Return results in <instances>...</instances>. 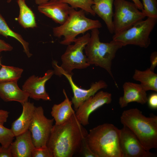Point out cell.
I'll return each mask as SVG.
<instances>
[{"label": "cell", "mask_w": 157, "mask_h": 157, "mask_svg": "<svg viewBox=\"0 0 157 157\" xmlns=\"http://www.w3.org/2000/svg\"><path fill=\"white\" fill-rule=\"evenodd\" d=\"M31 157H53V153L47 146L35 147L31 153Z\"/></svg>", "instance_id": "cell-28"}, {"label": "cell", "mask_w": 157, "mask_h": 157, "mask_svg": "<svg viewBox=\"0 0 157 157\" xmlns=\"http://www.w3.org/2000/svg\"><path fill=\"white\" fill-rule=\"evenodd\" d=\"M147 17L129 29L114 34L112 40L118 42L122 47L133 45L147 48L151 44L150 36L156 24L157 18Z\"/></svg>", "instance_id": "cell-6"}, {"label": "cell", "mask_w": 157, "mask_h": 157, "mask_svg": "<svg viewBox=\"0 0 157 157\" xmlns=\"http://www.w3.org/2000/svg\"><path fill=\"white\" fill-rule=\"evenodd\" d=\"M36 3L38 5L46 3L51 0H34Z\"/></svg>", "instance_id": "cell-36"}, {"label": "cell", "mask_w": 157, "mask_h": 157, "mask_svg": "<svg viewBox=\"0 0 157 157\" xmlns=\"http://www.w3.org/2000/svg\"><path fill=\"white\" fill-rule=\"evenodd\" d=\"M19 9L17 20L24 28H33L37 26L35 17L32 10L26 4L25 0H17Z\"/></svg>", "instance_id": "cell-22"}, {"label": "cell", "mask_w": 157, "mask_h": 157, "mask_svg": "<svg viewBox=\"0 0 157 157\" xmlns=\"http://www.w3.org/2000/svg\"><path fill=\"white\" fill-rule=\"evenodd\" d=\"M149 107L153 109H157V94L156 93L151 94L148 98L147 101Z\"/></svg>", "instance_id": "cell-30"}, {"label": "cell", "mask_w": 157, "mask_h": 157, "mask_svg": "<svg viewBox=\"0 0 157 157\" xmlns=\"http://www.w3.org/2000/svg\"><path fill=\"white\" fill-rule=\"evenodd\" d=\"M150 60L151 66L149 68L154 72L155 68L157 65V52L155 51L152 52L150 55Z\"/></svg>", "instance_id": "cell-32"}, {"label": "cell", "mask_w": 157, "mask_h": 157, "mask_svg": "<svg viewBox=\"0 0 157 157\" xmlns=\"http://www.w3.org/2000/svg\"><path fill=\"white\" fill-rule=\"evenodd\" d=\"M0 82L18 81L23 72L22 69L1 65Z\"/></svg>", "instance_id": "cell-24"}, {"label": "cell", "mask_w": 157, "mask_h": 157, "mask_svg": "<svg viewBox=\"0 0 157 157\" xmlns=\"http://www.w3.org/2000/svg\"><path fill=\"white\" fill-rule=\"evenodd\" d=\"M133 78L140 82V84L146 92H157V74L149 68L144 71L135 69Z\"/></svg>", "instance_id": "cell-21"}, {"label": "cell", "mask_w": 157, "mask_h": 157, "mask_svg": "<svg viewBox=\"0 0 157 157\" xmlns=\"http://www.w3.org/2000/svg\"><path fill=\"white\" fill-rule=\"evenodd\" d=\"M92 8L94 13L105 23L109 32L114 33L113 6L115 0H93Z\"/></svg>", "instance_id": "cell-19"}, {"label": "cell", "mask_w": 157, "mask_h": 157, "mask_svg": "<svg viewBox=\"0 0 157 157\" xmlns=\"http://www.w3.org/2000/svg\"></svg>", "instance_id": "cell-38"}, {"label": "cell", "mask_w": 157, "mask_h": 157, "mask_svg": "<svg viewBox=\"0 0 157 157\" xmlns=\"http://www.w3.org/2000/svg\"><path fill=\"white\" fill-rule=\"evenodd\" d=\"M123 88V95L119 99V104L121 108L126 107L132 102H136L141 104L147 102L146 91L140 84L126 82L124 84Z\"/></svg>", "instance_id": "cell-15"}, {"label": "cell", "mask_w": 157, "mask_h": 157, "mask_svg": "<svg viewBox=\"0 0 157 157\" xmlns=\"http://www.w3.org/2000/svg\"><path fill=\"white\" fill-rule=\"evenodd\" d=\"M11 1L12 0H7V1L8 3H10Z\"/></svg>", "instance_id": "cell-37"}, {"label": "cell", "mask_w": 157, "mask_h": 157, "mask_svg": "<svg viewBox=\"0 0 157 157\" xmlns=\"http://www.w3.org/2000/svg\"><path fill=\"white\" fill-rule=\"evenodd\" d=\"M15 137V140L10 144L12 157H31L35 147L30 131L28 130Z\"/></svg>", "instance_id": "cell-17"}, {"label": "cell", "mask_w": 157, "mask_h": 157, "mask_svg": "<svg viewBox=\"0 0 157 157\" xmlns=\"http://www.w3.org/2000/svg\"><path fill=\"white\" fill-rule=\"evenodd\" d=\"M0 34L7 38L10 37L13 38L19 41L22 45L24 52L29 58L32 54L29 51V43L23 39L19 34L12 30L8 25L5 19L0 14Z\"/></svg>", "instance_id": "cell-23"}, {"label": "cell", "mask_w": 157, "mask_h": 157, "mask_svg": "<svg viewBox=\"0 0 157 157\" xmlns=\"http://www.w3.org/2000/svg\"><path fill=\"white\" fill-rule=\"evenodd\" d=\"M91 31L90 39L84 49L87 62L90 65H94L106 70L117 85L111 71L112 62L118 50L123 47L113 40L109 42H101L98 28Z\"/></svg>", "instance_id": "cell-4"}, {"label": "cell", "mask_w": 157, "mask_h": 157, "mask_svg": "<svg viewBox=\"0 0 157 157\" xmlns=\"http://www.w3.org/2000/svg\"><path fill=\"white\" fill-rule=\"evenodd\" d=\"M86 137L84 138L82 141L79 154H81L83 156L85 157H97L90 149L87 143Z\"/></svg>", "instance_id": "cell-29"}, {"label": "cell", "mask_w": 157, "mask_h": 157, "mask_svg": "<svg viewBox=\"0 0 157 157\" xmlns=\"http://www.w3.org/2000/svg\"><path fill=\"white\" fill-rule=\"evenodd\" d=\"M69 5L72 8L76 9L80 8L85 12L93 16L96 15L92 8L94 4L93 0H59Z\"/></svg>", "instance_id": "cell-25"}, {"label": "cell", "mask_w": 157, "mask_h": 157, "mask_svg": "<svg viewBox=\"0 0 157 157\" xmlns=\"http://www.w3.org/2000/svg\"><path fill=\"white\" fill-rule=\"evenodd\" d=\"M15 137L11 129L5 127L3 125L0 124V143L1 146L9 147Z\"/></svg>", "instance_id": "cell-27"}, {"label": "cell", "mask_w": 157, "mask_h": 157, "mask_svg": "<svg viewBox=\"0 0 157 157\" xmlns=\"http://www.w3.org/2000/svg\"><path fill=\"white\" fill-rule=\"evenodd\" d=\"M85 12L82 9L77 10L71 7L69 16L65 22L59 26L53 27V35L60 38L63 36L60 43L68 45L73 42L76 37L86 31L102 27L100 22L97 20L92 19L86 17Z\"/></svg>", "instance_id": "cell-5"}, {"label": "cell", "mask_w": 157, "mask_h": 157, "mask_svg": "<svg viewBox=\"0 0 157 157\" xmlns=\"http://www.w3.org/2000/svg\"><path fill=\"white\" fill-rule=\"evenodd\" d=\"M119 144L122 157H154L156 154L146 150L134 134L123 126L120 129Z\"/></svg>", "instance_id": "cell-11"}, {"label": "cell", "mask_w": 157, "mask_h": 157, "mask_svg": "<svg viewBox=\"0 0 157 157\" xmlns=\"http://www.w3.org/2000/svg\"><path fill=\"white\" fill-rule=\"evenodd\" d=\"M142 11L146 17L157 18V0H142Z\"/></svg>", "instance_id": "cell-26"}, {"label": "cell", "mask_w": 157, "mask_h": 157, "mask_svg": "<svg viewBox=\"0 0 157 157\" xmlns=\"http://www.w3.org/2000/svg\"><path fill=\"white\" fill-rule=\"evenodd\" d=\"M22 105L21 115L11 125V129L15 137L28 130L35 108L33 103L28 101Z\"/></svg>", "instance_id": "cell-18"}, {"label": "cell", "mask_w": 157, "mask_h": 157, "mask_svg": "<svg viewBox=\"0 0 157 157\" xmlns=\"http://www.w3.org/2000/svg\"><path fill=\"white\" fill-rule=\"evenodd\" d=\"M52 63L54 69V74L59 76L62 75L65 76L69 82L73 94L71 101L75 110L88 98L94 95L100 90L106 88L108 87L107 83L104 81L101 80L92 83L88 89H82L74 83L72 78V74H68L63 70L58 65L57 62L53 61Z\"/></svg>", "instance_id": "cell-10"}, {"label": "cell", "mask_w": 157, "mask_h": 157, "mask_svg": "<svg viewBox=\"0 0 157 157\" xmlns=\"http://www.w3.org/2000/svg\"><path fill=\"white\" fill-rule=\"evenodd\" d=\"M9 112L6 110H0V124L3 125L7 120Z\"/></svg>", "instance_id": "cell-34"}, {"label": "cell", "mask_w": 157, "mask_h": 157, "mask_svg": "<svg viewBox=\"0 0 157 157\" xmlns=\"http://www.w3.org/2000/svg\"><path fill=\"white\" fill-rule=\"evenodd\" d=\"M120 133V129L114 125L104 123L90 130L86 139L97 157H122Z\"/></svg>", "instance_id": "cell-3"}, {"label": "cell", "mask_w": 157, "mask_h": 157, "mask_svg": "<svg viewBox=\"0 0 157 157\" xmlns=\"http://www.w3.org/2000/svg\"><path fill=\"white\" fill-rule=\"evenodd\" d=\"M54 74L52 70H47L44 76L39 77L34 75L29 77L22 86V90L26 92L29 97L35 100L42 99L50 101V98L46 92L45 84Z\"/></svg>", "instance_id": "cell-13"}, {"label": "cell", "mask_w": 157, "mask_h": 157, "mask_svg": "<svg viewBox=\"0 0 157 157\" xmlns=\"http://www.w3.org/2000/svg\"><path fill=\"white\" fill-rule=\"evenodd\" d=\"M113 17L114 34L126 30L146 17L133 2L126 0H115Z\"/></svg>", "instance_id": "cell-7"}, {"label": "cell", "mask_w": 157, "mask_h": 157, "mask_svg": "<svg viewBox=\"0 0 157 157\" xmlns=\"http://www.w3.org/2000/svg\"><path fill=\"white\" fill-rule=\"evenodd\" d=\"M112 95L108 92L100 91L97 92L84 101L76 110L75 114L80 122L83 126L89 124V117L94 111L105 104L110 103Z\"/></svg>", "instance_id": "cell-12"}, {"label": "cell", "mask_w": 157, "mask_h": 157, "mask_svg": "<svg viewBox=\"0 0 157 157\" xmlns=\"http://www.w3.org/2000/svg\"><path fill=\"white\" fill-rule=\"evenodd\" d=\"M17 81L0 82V97L5 101H15L22 104L28 101V94L20 89Z\"/></svg>", "instance_id": "cell-16"}, {"label": "cell", "mask_w": 157, "mask_h": 157, "mask_svg": "<svg viewBox=\"0 0 157 157\" xmlns=\"http://www.w3.org/2000/svg\"><path fill=\"white\" fill-rule=\"evenodd\" d=\"M71 8L68 4L59 0H51L38 6L40 13L60 25L67 19Z\"/></svg>", "instance_id": "cell-14"}, {"label": "cell", "mask_w": 157, "mask_h": 157, "mask_svg": "<svg viewBox=\"0 0 157 157\" xmlns=\"http://www.w3.org/2000/svg\"><path fill=\"white\" fill-rule=\"evenodd\" d=\"M123 126L136 136L147 151L157 147V116L147 117L137 108L124 111L120 118Z\"/></svg>", "instance_id": "cell-2"}, {"label": "cell", "mask_w": 157, "mask_h": 157, "mask_svg": "<svg viewBox=\"0 0 157 157\" xmlns=\"http://www.w3.org/2000/svg\"><path fill=\"white\" fill-rule=\"evenodd\" d=\"M90 36V34L87 33L76 38L74 44L67 45L65 51L61 56L62 64L60 66L67 73L73 74L72 71L74 69H84L90 66L83 51Z\"/></svg>", "instance_id": "cell-8"}, {"label": "cell", "mask_w": 157, "mask_h": 157, "mask_svg": "<svg viewBox=\"0 0 157 157\" xmlns=\"http://www.w3.org/2000/svg\"><path fill=\"white\" fill-rule=\"evenodd\" d=\"M88 133L75 113L60 125H53L47 146L53 157H72L79 154L82 141Z\"/></svg>", "instance_id": "cell-1"}, {"label": "cell", "mask_w": 157, "mask_h": 157, "mask_svg": "<svg viewBox=\"0 0 157 157\" xmlns=\"http://www.w3.org/2000/svg\"><path fill=\"white\" fill-rule=\"evenodd\" d=\"M63 92L65 97L64 100L59 104H54L52 108L51 114L55 121L56 125L64 123L75 113L72 107V102L69 100L64 89Z\"/></svg>", "instance_id": "cell-20"}, {"label": "cell", "mask_w": 157, "mask_h": 157, "mask_svg": "<svg viewBox=\"0 0 157 157\" xmlns=\"http://www.w3.org/2000/svg\"><path fill=\"white\" fill-rule=\"evenodd\" d=\"M13 49V47L10 44L0 39V53L3 51H11Z\"/></svg>", "instance_id": "cell-33"}, {"label": "cell", "mask_w": 157, "mask_h": 157, "mask_svg": "<svg viewBox=\"0 0 157 157\" xmlns=\"http://www.w3.org/2000/svg\"><path fill=\"white\" fill-rule=\"evenodd\" d=\"M0 157H13L10 145L8 147L0 146Z\"/></svg>", "instance_id": "cell-31"}, {"label": "cell", "mask_w": 157, "mask_h": 157, "mask_svg": "<svg viewBox=\"0 0 157 157\" xmlns=\"http://www.w3.org/2000/svg\"><path fill=\"white\" fill-rule=\"evenodd\" d=\"M54 119L47 118L42 106L35 108L28 130L35 147L47 146L53 125Z\"/></svg>", "instance_id": "cell-9"}, {"label": "cell", "mask_w": 157, "mask_h": 157, "mask_svg": "<svg viewBox=\"0 0 157 157\" xmlns=\"http://www.w3.org/2000/svg\"><path fill=\"white\" fill-rule=\"evenodd\" d=\"M135 4L137 8L142 11L143 9V6L142 3L140 0H131Z\"/></svg>", "instance_id": "cell-35"}]
</instances>
